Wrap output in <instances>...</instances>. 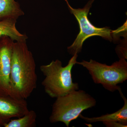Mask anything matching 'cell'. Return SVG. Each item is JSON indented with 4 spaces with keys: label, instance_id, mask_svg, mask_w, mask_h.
<instances>
[{
    "label": "cell",
    "instance_id": "1",
    "mask_svg": "<svg viewBox=\"0 0 127 127\" xmlns=\"http://www.w3.org/2000/svg\"><path fill=\"white\" fill-rule=\"evenodd\" d=\"M33 55L27 41L14 42L10 76V96L26 99L36 88L37 77Z\"/></svg>",
    "mask_w": 127,
    "mask_h": 127
},
{
    "label": "cell",
    "instance_id": "12",
    "mask_svg": "<svg viewBox=\"0 0 127 127\" xmlns=\"http://www.w3.org/2000/svg\"><path fill=\"white\" fill-rule=\"evenodd\" d=\"M105 126L107 127H127L125 125L117 122H102Z\"/></svg>",
    "mask_w": 127,
    "mask_h": 127
},
{
    "label": "cell",
    "instance_id": "11",
    "mask_svg": "<svg viewBox=\"0 0 127 127\" xmlns=\"http://www.w3.org/2000/svg\"><path fill=\"white\" fill-rule=\"evenodd\" d=\"M36 114L33 110H29L24 116L17 119L11 120L4 127H34L36 126Z\"/></svg>",
    "mask_w": 127,
    "mask_h": 127
},
{
    "label": "cell",
    "instance_id": "9",
    "mask_svg": "<svg viewBox=\"0 0 127 127\" xmlns=\"http://www.w3.org/2000/svg\"><path fill=\"white\" fill-rule=\"evenodd\" d=\"M17 20L11 18L0 19V37L7 36L14 41H27V36L21 33L16 27Z\"/></svg>",
    "mask_w": 127,
    "mask_h": 127
},
{
    "label": "cell",
    "instance_id": "7",
    "mask_svg": "<svg viewBox=\"0 0 127 127\" xmlns=\"http://www.w3.org/2000/svg\"><path fill=\"white\" fill-rule=\"evenodd\" d=\"M29 111L26 99L0 96V127H4L13 118H20Z\"/></svg>",
    "mask_w": 127,
    "mask_h": 127
},
{
    "label": "cell",
    "instance_id": "8",
    "mask_svg": "<svg viewBox=\"0 0 127 127\" xmlns=\"http://www.w3.org/2000/svg\"><path fill=\"white\" fill-rule=\"evenodd\" d=\"M119 92L121 97L124 102V105L122 108L111 114H107L99 117L88 118L84 117L80 114L79 117L88 123H93L97 122H117L125 125H127V100L120 88L118 90Z\"/></svg>",
    "mask_w": 127,
    "mask_h": 127
},
{
    "label": "cell",
    "instance_id": "4",
    "mask_svg": "<svg viewBox=\"0 0 127 127\" xmlns=\"http://www.w3.org/2000/svg\"><path fill=\"white\" fill-rule=\"evenodd\" d=\"M76 64L86 68L95 83L101 84L105 89L112 92L118 90L120 88L118 84L127 79V62L125 59H120L111 65L92 59L89 62H77Z\"/></svg>",
    "mask_w": 127,
    "mask_h": 127
},
{
    "label": "cell",
    "instance_id": "10",
    "mask_svg": "<svg viewBox=\"0 0 127 127\" xmlns=\"http://www.w3.org/2000/svg\"><path fill=\"white\" fill-rule=\"evenodd\" d=\"M24 15L19 3L15 0H0V19L8 18L17 20Z\"/></svg>",
    "mask_w": 127,
    "mask_h": 127
},
{
    "label": "cell",
    "instance_id": "2",
    "mask_svg": "<svg viewBox=\"0 0 127 127\" xmlns=\"http://www.w3.org/2000/svg\"><path fill=\"white\" fill-rule=\"evenodd\" d=\"M77 57V53L73 55L67 65L64 67L58 59L40 67V70L45 77L42 85L46 93L51 97L56 98L79 89L78 83L73 82L71 75Z\"/></svg>",
    "mask_w": 127,
    "mask_h": 127
},
{
    "label": "cell",
    "instance_id": "3",
    "mask_svg": "<svg viewBox=\"0 0 127 127\" xmlns=\"http://www.w3.org/2000/svg\"><path fill=\"white\" fill-rule=\"evenodd\" d=\"M96 100L83 90L75 91L56 98L49 120L51 123L61 122L69 127L84 110L95 106Z\"/></svg>",
    "mask_w": 127,
    "mask_h": 127
},
{
    "label": "cell",
    "instance_id": "6",
    "mask_svg": "<svg viewBox=\"0 0 127 127\" xmlns=\"http://www.w3.org/2000/svg\"><path fill=\"white\" fill-rule=\"evenodd\" d=\"M9 37H0V96H10V76L12 46Z\"/></svg>",
    "mask_w": 127,
    "mask_h": 127
},
{
    "label": "cell",
    "instance_id": "5",
    "mask_svg": "<svg viewBox=\"0 0 127 127\" xmlns=\"http://www.w3.org/2000/svg\"><path fill=\"white\" fill-rule=\"evenodd\" d=\"M65 0L70 12L76 17L80 28L79 34L74 42L71 45L67 47V51L69 54L73 56L76 53L78 54L81 52L84 41L92 36H101L110 41L118 39V29L112 31L109 27H96L93 25L89 20L88 15L94 0L89 1L83 8L77 9L73 8L67 0Z\"/></svg>",
    "mask_w": 127,
    "mask_h": 127
}]
</instances>
